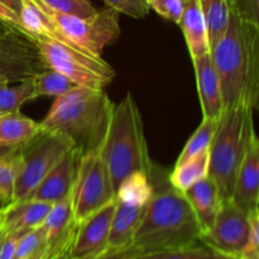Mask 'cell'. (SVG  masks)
<instances>
[{"label":"cell","instance_id":"ba28073f","mask_svg":"<svg viewBox=\"0 0 259 259\" xmlns=\"http://www.w3.org/2000/svg\"><path fill=\"white\" fill-rule=\"evenodd\" d=\"M72 148L73 144L65 136L40 126V131L30 141L19 147L22 166L12 202L29 199L48 171Z\"/></svg>","mask_w":259,"mask_h":259},{"label":"cell","instance_id":"44dd1931","mask_svg":"<svg viewBox=\"0 0 259 259\" xmlns=\"http://www.w3.org/2000/svg\"><path fill=\"white\" fill-rule=\"evenodd\" d=\"M207 176H209V152H205L187 161L175 164L174 171L168 175V181L175 189L185 192Z\"/></svg>","mask_w":259,"mask_h":259},{"label":"cell","instance_id":"4316f807","mask_svg":"<svg viewBox=\"0 0 259 259\" xmlns=\"http://www.w3.org/2000/svg\"><path fill=\"white\" fill-rule=\"evenodd\" d=\"M142 255L144 259H238L222 252H218L217 249L204 244L202 242L195 243V244L180 248V249L168 250V252Z\"/></svg>","mask_w":259,"mask_h":259},{"label":"cell","instance_id":"603a6c76","mask_svg":"<svg viewBox=\"0 0 259 259\" xmlns=\"http://www.w3.org/2000/svg\"><path fill=\"white\" fill-rule=\"evenodd\" d=\"M153 194V185L147 174L134 172L120 182L115 192V199L134 205H148Z\"/></svg>","mask_w":259,"mask_h":259},{"label":"cell","instance_id":"5bb4252c","mask_svg":"<svg viewBox=\"0 0 259 259\" xmlns=\"http://www.w3.org/2000/svg\"><path fill=\"white\" fill-rule=\"evenodd\" d=\"M80 157L81 154L75 148L63 154L60 161L48 171L28 200L52 205L70 195L76 179Z\"/></svg>","mask_w":259,"mask_h":259},{"label":"cell","instance_id":"d6a6232c","mask_svg":"<svg viewBox=\"0 0 259 259\" xmlns=\"http://www.w3.org/2000/svg\"><path fill=\"white\" fill-rule=\"evenodd\" d=\"M249 218V237L238 259H259V211L252 212Z\"/></svg>","mask_w":259,"mask_h":259},{"label":"cell","instance_id":"8d00e7d4","mask_svg":"<svg viewBox=\"0 0 259 259\" xmlns=\"http://www.w3.org/2000/svg\"><path fill=\"white\" fill-rule=\"evenodd\" d=\"M0 4L7 7L8 9H10L13 13H15L19 17L20 8H22V0H0Z\"/></svg>","mask_w":259,"mask_h":259},{"label":"cell","instance_id":"e575fe53","mask_svg":"<svg viewBox=\"0 0 259 259\" xmlns=\"http://www.w3.org/2000/svg\"><path fill=\"white\" fill-rule=\"evenodd\" d=\"M0 23H4V24H9V25H14V27H18V28H20V29H23L19 17H18L15 13H13L10 9H8L7 7H4L3 4H0Z\"/></svg>","mask_w":259,"mask_h":259},{"label":"cell","instance_id":"7c38bea8","mask_svg":"<svg viewBox=\"0 0 259 259\" xmlns=\"http://www.w3.org/2000/svg\"><path fill=\"white\" fill-rule=\"evenodd\" d=\"M115 199L76 224L68 249V259H96L108 254L109 234L115 210Z\"/></svg>","mask_w":259,"mask_h":259},{"label":"cell","instance_id":"ab89813d","mask_svg":"<svg viewBox=\"0 0 259 259\" xmlns=\"http://www.w3.org/2000/svg\"><path fill=\"white\" fill-rule=\"evenodd\" d=\"M4 235V229L2 228V224H0V239H2V237Z\"/></svg>","mask_w":259,"mask_h":259},{"label":"cell","instance_id":"484cf974","mask_svg":"<svg viewBox=\"0 0 259 259\" xmlns=\"http://www.w3.org/2000/svg\"><path fill=\"white\" fill-rule=\"evenodd\" d=\"M32 80L37 99L42 98V96L58 98V96H62L63 94L68 93V91L77 86L70 78L63 76L62 73L51 70V68H47V70L39 72Z\"/></svg>","mask_w":259,"mask_h":259},{"label":"cell","instance_id":"f1b7e54d","mask_svg":"<svg viewBox=\"0 0 259 259\" xmlns=\"http://www.w3.org/2000/svg\"><path fill=\"white\" fill-rule=\"evenodd\" d=\"M46 242H47V233H46L43 224L34 229L28 230L18 242L14 259H24L29 257L38 249H40L46 244Z\"/></svg>","mask_w":259,"mask_h":259},{"label":"cell","instance_id":"60d3db41","mask_svg":"<svg viewBox=\"0 0 259 259\" xmlns=\"http://www.w3.org/2000/svg\"><path fill=\"white\" fill-rule=\"evenodd\" d=\"M131 259H144V258H143V255H142V254H138V255H136V257H133Z\"/></svg>","mask_w":259,"mask_h":259},{"label":"cell","instance_id":"d6986e66","mask_svg":"<svg viewBox=\"0 0 259 259\" xmlns=\"http://www.w3.org/2000/svg\"><path fill=\"white\" fill-rule=\"evenodd\" d=\"M179 24L184 33L192 61L210 53L206 23L199 0H185L184 12Z\"/></svg>","mask_w":259,"mask_h":259},{"label":"cell","instance_id":"277c9868","mask_svg":"<svg viewBox=\"0 0 259 259\" xmlns=\"http://www.w3.org/2000/svg\"><path fill=\"white\" fill-rule=\"evenodd\" d=\"M114 192L125 177L134 172L149 176L151 161L141 110L131 93L114 105L113 115L100 148Z\"/></svg>","mask_w":259,"mask_h":259},{"label":"cell","instance_id":"4dcf8cb0","mask_svg":"<svg viewBox=\"0 0 259 259\" xmlns=\"http://www.w3.org/2000/svg\"><path fill=\"white\" fill-rule=\"evenodd\" d=\"M147 4L149 9H153L162 18L179 24L184 12L185 0H147Z\"/></svg>","mask_w":259,"mask_h":259},{"label":"cell","instance_id":"d590c367","mask_svg":"<svg viewBox=\"0 0 259 259\" xmlns=\"http://www.w3.org/2000/svg\"><path fill=\"white\" fill-rule=\"evenodd\" d=\"M138 254H141V253H139V250L137 249V248L132 247V248H129V249L120 250V252H109L108 254L103 255V257H99L96 259H131ZM63 259H68V258L66 257Z\"/></svg>","mask_w":259,"mask_h":259},{"label":"cell","instance_id":"7bdbcfd3","mask_svg":"<svg viewBox=\"0 0 259 259\" xmlns=\"http://www.w3.org/2000/svg\"><path fill=\"white\" fill-rule=\"evenodd\" d=\"M2 206H4V205H0V207H2Z\"/></svg>","mask_w":259,"mask_h":259},{"label":"cell","instance_id":"f35d334b","mask_svg":"<svg viewBox=\"0 0 259 259\" xmlns=\"http://www.w3.org/2000/svg\"><path fill=\"white\" fill-rule=\"evenodd\" d=\"M15 148H17V147L2 146V144H0V158H3V157H5V156H7V154H9L10 152L14 151Z\"/></svg>","mask_w":259,"mask_h":259},{"label":"cell","instance_id":"7a4b0ae2","mask_svg":"<svg viewBox=\"0 0 259 259\" xmlns=\"http://www.w3.org/2000/svg\"><path fill=\"white\" fill-rule=\"evenodd\" d=\"M222 85L224 109L259 101V25L230 14L227 32L210 51Z\"/></svg>","mask_w":259,"mask_h":259},{"label":"cell","instance_id":"30bf717a","mask_svg":"<svg viewBox=\"0 0 259 259\" xmlns=\"http://www.w3.org/2000/svg\"><path fill=\"white\" fill-rule=\"evenodd\" d=\"M47 70L34 37L14 25L0 23V80H29Z\"/></svg>","mask_w":259,"mask_h":259},{"label":"cell","instance_id":"1f68e13d","mask_svg":"<svg viewBox=\"0 0 259 259\" xmlns=\"http://www.w3.org/2000/svg\"><path fill=\"white\" fill-rule=\"evenodd\" d=\"M228 4L239 19L259 25V0H228Z\"/></svg>","mask_w":259,"mask_h":259},{"label":"cell","instance_id":"e0dca14e","mask_svg":"<svg viewBox=\"0 0 259 259\" xmlns=\"http://www.w3.org/2000/svg\"><path fill=\"white\" fill-rule=\"evenodd\" d=\"M184 194L199 223L202 237L211 229L222 205L223 200L220 197L218 186L207 176L187 189Z\"/></svg>","mask_w":259,"mask_h":259},{"label":"cell","instance_id":"4fadbf2b","mask_svg":"<svg viewBox=\"0 0 259 259\" xmlns=\"http://www.w3.org/2000/svg\"><path fill=\"white\" fill-rule=\"evenodd\" d=\"M230 200L247 214L259 211V139L255 128L248 137Z\"/></svg>","mask_w":259,"mask_h":259},{"label":"cell","instance_id":"3957f363","mask_svg":"<svg viewBox=\"0 0 259 259\" xmlns=\"http://www.w3.org/2000/svg\"><path fill=\"white\" fill-rule=\"evenodd\" d=\"M114 105L104 90L76 86L56 98L39 124L47 131L65 136L83 156L101 148Z\"/></svg>","mask_w":259,"mask_h":259},{"label":"cell","instance_id":"8fae6325","mask_svg":"<svg viewBox=\"0 0 259 259\" xmlns=\"http://www.w3.org/2000/svg\"><path fill=\"white\" fill-rule=\"evenodd\" d=\"M249 230V214L243 211L232 200H224L211 229L202 235L200 242L218 252L238 258L247 243Z\"/></svg>","mask_w":259,"mask_h":259},{"label":"cell","instance_id":"6da1fadb","mask_svg":"<svg viewBox=\"0 0 259 259\" xmlns=\"http://www.w3.org/2000/svg\"><path fill=\"white\" fill-rule=\"evenodd\" d=\"M153 194L134 235L133 247L141 254L168 252L199 243L201 230L185 194L175 189L168 176L152 167L149 175Z\"/></svg>","mask_w":259,"mask_h":259},{"label":"cell","instance_id":"f6af8a7d","mask_svg":"<svg viewBox=\"0 0 259 259\" xmlns=\"http://www.w3.org/2000/svg\"><path fill=\"white\" fill-rule=\"evenodd\" d=\"M0 115H2V114H0Z\"/></svg>","mask_w":259,"mask_h":259},{"label":"cell","instance_id":"83f0119b","mask_svg":"<svg viewBox=\"0 0 259 259\" xmlns=\"http://www.w3.org/2000/svg\"><path fill=\"white\" fill-rule=\"evenodd\" d=\"M38 2L53 12L80 18H90L98 12L90 0H38Z\"/></svg>","mask_w":259,"mask_h":259},{"label":"cell","instance_id":"2e32d148","mask_svg":"<svg viewBox=\"0 0 259 259\" xmlns=\"http://www.w3.org/2000/svg\"><path fill=\"white\" fill-rule=\"evenodd\" d=\"M110 234H109V250L120 252L133 247L134 235L142 222L147 205H134L116 200Z\"/></svg>","mask_w":259,"mask_h":259},{"label":"cell","instance_id":"f546056e","mask_svg":"<svg viewBox=\"0 0 259 259\" xmlns=\"http://www.w3.org/2000/svg\"><path fill=\"white\" fill-rule=\"evenodd\" d=\"M106 7L116 10L119 14H125L134 19H142L149 13L147 0H103Z\"/></svg>","mask_w":259,"mask_h":259},{"label":"cell","instance_id":"b9f144b4","mask_svg":"<svg viewBox=\"0 0 259 259\" xmlns=\"http://www.w3.org/2000/svg\"><path fill=\"white\" fill-rule=\"evenodd\" d=\"M0 82H5V81H3V80H0ZM8 83V82H7Z\"/></svg>","mask_w":259,"mask_h":259},{"label":"cell","instance_id":"9c48e42d","mask_svg":"<svg viewBox=\"0 0 259 259\" xmlns=\"http://www.w3.org/2000/svg\"><path fill=\"white\" fill-rule=\"evenodd\" d=\"M71 195L76 224L115 199L100 148L80 157Z\"/></svg>","mask_w":259,"mask_h":259},{"label":"cell","instance_id":"9a60e30c","mask_svg":"<svg viewBox=\"0 0 259 259\" xmlns=\"http://www.w3.org/2000/svg\"><path fill=\"white\" fill-rule=\"evenodd\" d=\"M196 76L197 94L201 104L202 118L219 119L224 111L222 85L210 53L192 61Z\"/></svg>","mask_w":259,"mask_h":259},{"label":"cell","instance_id":"ffe728a7","mask_svg":"<svg viewBox=\"0 0 259 259\" xmlns=\"http://www.w3.org/2000/svg\"><path fill=\"white\" fill-rule=\"evenodd\" d=\"M40 131V124L20 111L0 115V144L20 147Z\"/></svg>","mask_w":259,"mask_h":259},{"label":"cell","instance_id":"7402d4cb","mask_svg":"<svg viewBox=\"0 0 259 259\" xmlns=\"http://www.w3.org/2000/svg\"><path fill=\"white\" fill-rule=\"evenodd\" d=\"M202 15L206 23L207 37H209L210 51L215 43L227 32L230 22V8L228 0H199Z\"/></svg>","mask_w":259,"mask_h":259},{"label":"cell","instance_id":"5b68a950","mask_svg":"<svg viewBox=\"0 0 259 259\" xmlns=\"http://www.w3.org/2000/svg\"><path fill=\"white\" fill-rule=\"evenodd\" d=\"M253 128L252 108L224 109L218 119L209 149V177L218 186L223 201L232 199L238 168Z\"/></svg>","mask_w":259,"mask_h":259},{"label":"cell","instance_id":"d4e9b609","mask_svg":"<svg viewBox=\"0 0 259 259\" xmlns=\"http://www.w3.org/2000/svg\"><path fill=\"white\" fill-rule=\"evenodd\" d=\"M217 123L218 119L202 118V121L197 126L195 133L190 137V139L185 144L184 149L177 158L176 164L187 161L195 156L205 153V152H209L212 138H214Z\"/></svg>","mask_w":259,"mask_h":259},{"label":"cell","instance_id":"cb8c5ba5","mask_svg":"<svg viewBox=\"0 0 259 259\" xmlns=\"http://www.w3.org/2000/svg\"><path fill=\"white\" fill-rule=\"evenodd\" d=\"M35 99L32 78L15 82V85L0 82V114L19 111L25 103Z\"/></svg>","mask_w":259,"mask_h":259},{"label":"cell","instance_id":"ee69618b","mask_svg":"<svg viewBox=\"0 0 259 259\" xmlns=\"http://www.w3.org/2000/svg\"><path fill=\"white\" fill-rule=\"evenodd\" d=\"M2 207H3V206H2ZM2 207H0V210H2Z\"/></svg>","mask_w":259,"mask_h":259},{"label":"cell","instance_id":"ac0fdd59","mask_svg":"<svg viewBox=\"0 0 259 259\" xmlns=\"http://www.w3.org/2000/svg\"><path fill=\"white\" fill-rule=\"evenodd\" d=\"M51 206L35 200L9 202L0 210V224L7 233L34 229L45 223Z\"/></svg>","mask_w":259,"mask_h":259},{"label":"cell","instance_id":"74e56055","mask_svg":"<svg viewBox=\"0 0 259 259\" xmlns=\"http://www.w3.org/2000/svg\"><path fill=\"white\" fill-rule=\"evenodd\" d=\"M24 259H50V252H48L47 245L45 244L40 249H38L37 252L33 253L32 255H29V257Z\"/></svg>","mask_w":259,"mask_h":259},{"label":"cell","instance_id":"52a82bcc","mask_svg":"<svg viewBox=\"0 0 259 259\" xmlns=\"http://www.w3.org/2000/svg\"><path fill=\"white\" fill-rule=\"evenodd\" d=\"M42 8L55 23L61 43L72 46L93 56L101 57L104 50L120 37V14L109 7L98 10L90 18L53 12L45 5Z\"/></svg>","mask_w":259,"mask_h":259},{"label":"cell","instance_id":"836d02e7","mask_svg":"<svg viewBox=\"0 0 259 259\" xmlns=\"http://www.w3.org/2000/svg\"><path fill=\"white\" fill-rule=\"evenodd\" d=\"M28 230H18V232H4L0 239V259H14L17 244L22 235Z\"/></svg>","mask_w":259,"mask_h":259},{"label":"cell","instance_id":"8992f818","mask_svg":"<svg viewBox=\"0 0 259 259\" xmlns=\"http://www.w3.org/2000/svg\"><path fill=\"white\" fill-rule=\"evenodd\" d=\"M35 40L46 67L62 73L75 85L104 90L115 78L116 71L103 57L48 38Z\"/></svg>","mask_w":259,"mask_h":259}]
</instances>
